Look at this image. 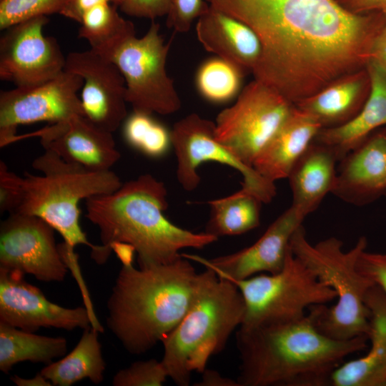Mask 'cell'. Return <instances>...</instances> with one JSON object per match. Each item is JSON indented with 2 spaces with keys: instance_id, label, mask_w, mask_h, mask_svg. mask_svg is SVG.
I'll use <instances>...</instances> for the list:
<instances>
[{
  "instance_id": "cell-1",
  "label": "cell",
  "mask_w": 386,
  "mask_h": 386,
  "mask_svg": "<svg viewBox=\"0 0 386 386\" xmlns=\"http://www.w3.org/2000/svg\"><path fill=\"white\" fill-rule=\"evenodd\" d=\"M247 24L262 54L254 79L292 103L367 66L386 14H354L335 0H205Z\"/></svg>"
},
{
  "instance_id": "cell-2",
  "label": "cell",
  "mask_w": 386,
  "mask_h": 386,
  "mask_svg": "<svg viewBox=\"0 0 386 386\" xmlns=\"http://www.w3.org/2000/svg\"><path fill=\"white\" fill-rule=\"evenodd\" d=\"M236 340L239 386H327L347 357L367 347L368 337L330 338L308 313L290 322L239 327Z\"/></svg>"
},
{
  "instance_id": "cell-3",
  "label": "cell",
  "mask_w": 386,
  "mask_h": 386,
  "mask_svg": "<svg viewBox=\"0 0 386 386\" xmlns=\"http://www.w3.org/2000/svg\"><path fill=\"white\" fill-rule=\"evenodd\" d=\"M162 182L142 174L122 184L115 192L86 199L85 217L99 230L105 254L111 245L122 242L132 245L139 267L169 264L182 257L185 248L202 249L217 237L179 227L164 214L168 207Z\"/></svg>"
},
{
  "instance_id": "cell-4",
  "label": "cell",
  "mask_w": 386,
  "mask_h": 386,
  "mask_svg": "<svg viewBox=\"0 0 386 386\" xmlns=\"http://www.w3.org/2000/svg\"><path fill=\"white\" fill-rule=\"evenodd\" d=\"M198 274L187 258L135 268L122 264L107 300V327L132 355L152 350L182 320Z\"/></svg>"
},
{
  "instance_id": "cell-5",
  "label": "cell",
  "mask_w": 386,
  "mask_h": 386,
  "mask_svg": "<svg viewBox=\"0 0 386 386\" xmlns=\"http://www.w3.org/2000/svg\"><path fill=\"white\" fill-rule=\"evenodd\" d=\"M198 274L184 316L162 341L168 377L179 386L189 385L192 373H202L209 360L223 350L242 325L245 303L237 285L213 269Z\"/></svg>"
},
{
  "instance_id": "cell-6",
  "label": "cell",
  "mask_w": 386,
  "mask_h": 386,
  "mask_svg": "<svg viewBox=\"0 0 386 386\" xmlns=\"http://www.w3.org/2000/svg\"><path fill=\"white\" fill-rule=\"evenodd\" d=\"M31 166L42 174L24 173L22 200L14 212L37 216L51 225L64 239L59 244L62 254L74 256V247L84 244L98 262L103 247L88 240L79 224V204L82 199L115 192L122 184L119 177L111 169L94 171L67 162L50 150Z\"/></svg>"
},
{
  "instance_id": "cell-7",
  "label": "cell",
  "mask_w": 386,
  "mask_h": 386,
  "mask_svg": "<svg viewBox=\"0 0 386 386\" xmlns=\"http://www.w3.org/2000/svg\"><path fill=\"white\" fill-rule=\"evenodd\" d=\"M365 237L358 239L349 251L342 249V242L334 237L311 244L303 226L292 235L290 247L296 256L324 284L336 293L337 302L310 306L309 314L317 329L327 337L347 340L360 336L368 337L370 310L365 304L368 290L375 284L357 269L360 254L366 249Z\"/></svg>"
},
{
  "instance_id": "cell-8",
  "label": "cell",
  "mask_w": 386,
  "mask_h": 386,
  "mask_svg": "<svg viewBox=\"0 0 386 386\" xmlns=\"http://www.w3.org/2000/svg\"><path fill=\"white\" fill-rule=\"evenodd\" d=\"M159 30V24L152 21L142 37L132 34L93 51L119 68L126 82L127 102L133 111L167 115L177 112L182 102L166 70L174 37L165 43Z\"/></svg>"
},
{
  "instance_id": "cell-9",
  "label": "cell",
  "mask_w": 386,
  "mask_h": 386,
  "mask_svg": "<svg viewBox=\"0 0 386 386\" xmlns=\"http://www.w3.org/2000/svg\"><path fill=\"white\" fill-rule=\"evenodd\" d=\"M231 281L245 303L239 326L242 327L299 320L306 315L305 310L310 306L325 305L337 297L335 292L320 281L290 247L279 272Z\"/></svg>"
},
{
  "instance_id": "cell-10",
  "label": "cell",
  "mask_w": 386,
  "mask_h": 386,
  "mask_svg": "<svg viewBox=\"0 0 386 386\" xmlns=\"http://www.w3.org/2000/svg\"><path fill=\"white\" fill-rule=\"evenodd\" d=\"M294 108L277 90L254 79L241 90L233 105L219 113L215 136L242 162L252 167Z\"/></svg>"
},
{
  "instance_id": "cell-11",
  "label": "cell",
  "mask_w": 386,
  "mask_h": 386,
  "mask_svg": "<svg viewBox=\"0 0 386 386\" xmlns=\"http://www.w3.org/2000/svg\"><path fill=\"white\" fill-rule=\"evenodd\" d=\"M171 136L177 159V178L184 189L192 191L198 187L201 179L197 169L202 163L216 162L239 172L243 177L242 188L255 194L263 203H269L274 197V182L245 164L218 141L214 122L192 113L174 124Z\"/></svg>"
},
{
  "instance_id": "cell-12",
  "label": "cell",
  "mask_w": 386,
  "mask_h": 386,
  "mask_svg": "<svg viewBox=\"0 0 386 386\" xmlns=\"http://www.w3.org/2000/svg\"><path fill=\"white\" fill-rule=\"evenodd\" d=\"M83 83L80 76L65 70L36 86L1 91L0 147L16 142L19 125L39 122L53 124L75 114L84 116L77 95Z\"/></svg>"
},
{
  "instance_id": "cell-13",
  "label": "cell",
  "mask_w": 386,
  "mask_h": 386,
  "mask_svg": "<svg viewBox=\"0 0 386 386\" xmlns=\"http://www.w3.org/2000/svg\"><path fill=\"white\" fill-rule=\"evenodd\" d=\"M46 16L18 23L0 39V79L16 87L46 82L65 71L64 56L57 40L44 34Z\"/></svg>"
},
{
  "instance_id": "cell-14",
  "label": "cell",
  "mask_w": 386,
  "mask_h": 386,
  "mask_svg": "<svg viewBox=\"0 0 386 386\" xmlns=\"http://www.w3.org/2000/svg\"><path fill=\"white\" fill-rule=\"evenodd\" d=\"M0 269L46 282H62L68 272L54 229L37 216L19 212L0 224Z\"/></svg>"
},
{
  "instance_id": "cell-15",
  "label": "cell",
  "mask_w": 386,
  "mask_h": 386,
  "mask_svg": "<svg viewBox=\"0 0 386 386\" xmlns=\"http://www.w3.org/2000/svg\"><path fill=\"white\" fill-rule=\"evenodd\" d=\"M65 70L83 79L84 117L101 129L115 132L127 117L126 82L117 65L90 49L66 56Z\"/></svg>"
},
{
  "instance_id": "cell-16",
  "label": "cell",
  "mask_w": 386,
  "mask_h": 386,
  "mask_svg": "<svg viewBox=\"0 0 386 386\" xmlns=\"http://www.w3.org/2000/svg\"><path fill=\"white\" fill-rule=\"evenodd\" d=\"M24 274L0 269V322L34 332L41 327L68 331L91 327L86 308H66L54 303Z\"/></svg>"
},
{
  "instance_id": "cell-17",
  "label": "cell",
  "mask_w": 386,
  "mask_h": 386,
  "mask_svg": "<svg viewBox=\"0 0 386 386\" xmlns=\"http://www.w3.org/2000/svg\"><path fill=\"white\" fill-rule=\"evenodd\" d=\"M306 217L291 205L248 247L210 259L187 254L182 256L213 269L230 280L244 279L260 272L274 274L282 269L291 238Z\"/></svg>"
},
{
  "instance_id": "cell-18",
  "label": "cell",
  "mask_w": 386,
  "mask_h": 386,
  "mask_svg": "<svg viewBox=\"0 0 386 386\" xmlns=\"http://www.w3.org/2000/svg\"><path fill=\"white\" fill-rule=\"evenodd\" d=\"M27 137H39L45 150L94 171L110 170L121 156L112 133L101 129L82 115L75 114L32 133L17 136L16 140Z\"/></svg>"
},
{
  "instance_id": "cell-19",
  "label": "cell",
  "mask_w": 386,
  "mask_h": 386,
  "mask_svg": "<svg viewBox=\"0 0 386 386\" xmlns=\"http://www.w3.org/2000/svg\"><path fill=\"white\" fill-rule=\"evenodd\" d=\"M340 162L332 193L357 206L386 196V126L350 152Z\"/></svg>"
},
{
  "instance_id": "cell-20",
  "label": "cell",
  "mask_w": 386,
  "mask_h": 386,
  "mask_svg": "<svg viewBox=\"0 0 386 386\" xmlns=\"http://www.w3.org/2000/svg\"><path fill=\"white\" fill-rule=\"evenodd\" d=\"M198 41L205 50L252 72L261 54L260 41L254 31L241 21L211 7L197 19Z\"/></svg>"
},
{
  "instance_id": "cell-21",
  "label": "cell",
  "mask_w": 386,
  "mask_h": 386,
  "mask_svg": "<svg viewBox=\"0 0 386 386\" xmlns=\"http://www.w3.org/2000/svg\"><path fill=\"white\" fill-rule=\"evenodd\" d=\"M365 304L370 314L371 347L365 355L340 365L332 375V386H383L386 381V295L374 285Z\"/></svg>"
},
{
  "instance_id": "cell-22",
  "label": "cell",
  "mask_w": 386,
  "mask_h": 386,
  "mask_svg": "<svg viewBox=\"0 0 386 386\" xmlns=\"http://www.w3.org/2000/svg\"><path fill=\"white\" fill-rule=\"evenodd\" d=\"M321 129L315 119L295 105L288 118L255 159L253 168L272 182L287 178Z\"/></svg>"
},
{
  "instance_id": "cell-23",
  "label": "cell",
  "mask_w": 386,
  "mask_h": 386,
  "mask_svg": "<svg viewBox=\"0 0 386 386\" xmlns=\"http://www.w3.org/2000/svg\"><path fill=\"white\" fill-rule=\"evenodd\" d=\"M370 90L365 67L335 79L295 105L315 119L322 129L332 128L351 120L365 104Z\"/></svg>"
},
{
  "instance_id": "cell-24",
  "label": "cell",
  "mask_w": 386,
  "mask_h": 386,
  "mask_svg": "<svg viewBox=\"0 0 386 386\" xmlns=\"http://www.w3.org/2000/svg\"><path fill=\"white\" fill-rule=\"evenodd\" d=\"M366 67L370 76L371 90L364 106L351 120L339 127L321 129L315 139L331 148L338 161L373 132L386 126V73L371 61Z\"/></svg>"
},
{
  "instance_id": "cell-25",
  "label": "cell",
  "mask_w": 386,
  "mask_h": 386,
  "mask_svg": "<svg viewBox=\"0 0 386 386\" xmlns=\"http://www.w3.org/2000/svg\"><path fill=\"white\" fill-rule=\"evenodd\" d=\"M338 159L329 147L313 141L288 175L292 204L305 216L315 211L335 185Z\"/></svg>"
},
{
  "instance_id": "cell-26",
  "label": "cell",
  "mask_w": 386,
  "mask_h": 386,
  "mask_svg": "<svg viewBox=\"0 0 386 386\" xmlns=\"http://www.w3.org/2000/svg\"><path fill=\"white\" fill-rule=\"evenodd\" d=\"M99 333L92 327L84 329L74 348L59 360L48 364L41 374L55 386H70L84 379L100 384L104 380L106 363Z\"/></svg>"
},
{
  "instance_id": "cell-27",
  "label": "cell",
  "mask_w": 386,
  "mask_h": 386,
  "mask_svg": "<svg viewBox=\"0 0 386 386\" xmlns=\"http://www.w3.org/2000/svg\"><path fill=\"white\" fill-rule=\"evenodd\" d=\"M66 351L63 337L39 335L0 322V370L4 373L24 361L48 365Z\"/></svg>"
},
{
  "instance_id": "cell-28",
  "label": "cell",
  "mask_w": 386,
  "mask_h": 386,
  "mask_svg": "<svg viewBox=\"0 0 386 386\" xmlns=\"http://www.w3.org/2000/svg\"><path fill=\"white\" fill-rule=\"evenodd\" d=\"M262 203L243 188L226 197L209 201L210 216L205 232L218 238L242 234L257 227Z\"/></svg>"
},
{
  "instance_id": "cell-29",
  "label": "cell",
  "mask_w": 386,
  "mask_h": 386,
  "mask_svg": "<svg viewBox=\"0 0 386 386\" xmlns=\"http://www.w3.org/2000/svg\"><path fill=\"white\" fill-rule=\"evenodd\" d=\"M245 72L236 64L217 56L200 65L196 86L205 99L214 103L226 102L241 91Z\"/></svg>"
},
{
  "instance_id": "cell-30",
  "label": "cell",
  "mask_w": 386,
  "mask_h": 386,
  "mask_svg": "<svg viewBox=\"0 0 386 386\" xmlns=\"http://www.w3.org/2000/svg\"><path fill=\"white\" fill-rule=\"evenodd\" d=\"M80 25L78 37L86 40L92 50L136 33L134 24L122 17L109 3L98 4L85 12Z\"/></svg>"
},
{
  "instance_id": "cell-31",
  "label": "cell",
  "mask_w": 386,
  "mask_h": 386,
  "mask_svg": "<svg viewBox=\"0 0 386 386\" xmlns=\"http://www.w3.org/2000/svg\"><path fill=\"white\" fill-rule=\"evenodd\" d=\"M123 133L129 145L149 157H162L172 146L171 131L149 114L133 111L124 120Z\"/></svg>"
},
{
  "instance_id": "cell-32",
  "label": "cell",
  "mask_w": 386,
  "mask_h": 386,
  "mask_svg": "<svg viewBox=\"0 0 386 386\" xmlns=\"http://www.w3.org/2000/svg\"><path fill=\"white\" fill-rule=\"evenodd\" d=\"M70 0H0V29L40 16L61 15Z\"/></svg>"
},
{
  "instance_id": "cell-33",
  "label": "cell",
  "mask_w": 386,
  "mask_h": 386,
  "mask_svg": "<svg viewBox=\"0 0 386 386\" xmlns=\"http://www.w3.org/2000/svg\"><path fill=\"white\" fill-rule=\"evenodd\" d=\"M169 377L162 362L156 359L133 362L114 376V386H162Z\"/></svg>"
},
{
  "instance_id": "cell-34",
  "label": "cell",
  "mask_w": 386,
  "mask_h": 386,
  "mask_svg": "<svg viewBox=\"0 0 386 386\" xmlns=\"http://www.w3.org/2000/svg\"><path fill=\"white\" fill-rule=\"evenodd\" d=\"M209 8L205 0H170L167 26L175 33L189 31L192 23Z\"/></svg>"
},
{
  "instance_id": "cell-35",
  "label": "cell",
  "mask_w": 386,
  "mask_h": 386,
  "mask_svg": "<svg viewBox=\"0 0 386 386\" xmlns=\"http://www.w3.org/2000/svg\"><path fill=\"white\" fill-rule=\"evenodd\" d=\"M23 177L9 170L0 160V212L13 213L16 211L23 197Z\"/></svg>"
},
{
  "instance_id": "cell-36",
  "label": "cell",
  "mask_w": 386,
  "mask_h": 386,
  "mask_svg": "<svg viewBox=\"0 0 386 386\" xmlns=\"http://www.w3.org/2000/svg\"><path fill=\"white\" fill-rule=\"evenodd\" d=\"M357 269L379 287L386 295V254L362 251L357 260Z\"/></svg>"
},
{
  "instance_id": "cell-37",
  "label": "cell",
  "mask_w": 386,
  "mask_h": 386,
  "mask_svg": "<svg viewBox=\"0 0 386 386\" xmlns=\"http://www.w3.org/2000/svg\"><path fill=\"white\" fill-rule=\"evenodd\" d=\"M119 6L127 15L154 21L167 15L170 0H124Z\"/></svg>"
},
{
  "instance_id": "cell-38",
  "label": "cell",
  "mask_w": 386,
  "mask_h": 386,
  "mask_svg": "<svg viewBox=\"0 0 386 386\" xmlns=\"http://www.w3.org/2000/svg\"><path fill=\"white\" fill-rule=\"evenodd\" d=\"M343 9L354 14L373 12L386 14V0H335Z\"/></svg>"
},
{
  "instance_id": "cell-39",
  "label": "cell",
  "mask_w": 386,
  "mask_h": 386,
  "mask_svg": "<svg viewBox=\"0 0 386 386\" xmlns=\"http://www.w3.org/2000/svg\"><path fill=\"white\" fill-rule=\"evenodd\" d=\"M111 2L117 4V0H70L61 15L80 24L88 10L98 4Z\"/></svg>"
},
{
  "instance_id": "cell-40",
  "label": "cell",
  "mask_w": 386,
  "mask_h": 386,
  "mask_svg": "<svg viewBox=\"0 0 386 386\" xmlns=\"http://www.w3.org/2000/svg\"><path fill=\"white\" fill-rule=\"evenodd\" d=\"M370 61L377 64L386 73V21L373 42Z\"/></svg>"
},
{
  "instance_id": "cell-41",
  "label": "cell",
  "mask_w": 386,
  "mask_h": 386,
  "mask_svg": "<svg viewBox=\"0 0 386 386\" xmlns=\"http://www.w3.org/2000/svg\"><path fill=\"white\" fill-rule=\"evenodd\" d=\"M202 379L196 382L195 386H239L237 380L222 375L214 370L205 369L202 372Z\"/></svg>"
},
{
  "instance_id": "cell-42",
  "label": "cell",
  "mask_w": 386,
  "mask_h": 386,
  "mask_svg": "<svg viewBox=\"0 0 386 386\" xmlns=\"http://www.w3.org/2000/svg\"><path fill=\"white\" fill-rule=\"evenodd\" d=\"M111 249L122 264H132L134 254L136 252L132 245L125 242H115L112 244Z\"/></svg>"
},
{
  "instance_id": "cell-43",
  "label": "cell",
  "mask_w": 386,
  "mask_h": 386,
  "mask_svg": "<svg viewBox=\"0 0 386 386\" xmlns=\"http://www.w3.org/2000/svg\"><path fill=\"white\" fill-rule=\"evenodd\" d=\"M11 380L19 386H51L52 384L46 380L41 372L31 378H23L17 375L13 376Z\"/></svg>"
},
{
  "instance_id": "cell-44",
  "label": "cell",
  "mask_w": 386,
  "mask_h": 386,
  "mask_svg": "<svg viewBox=\"0 0 386 386\" xmlns=\"http://www.w3.org/2000/svg\"><path fill=\"white\" fill-rule=\"evenodd\" d=\"M124 0H117V5H119Z\"/></svg>"
},
{
  "instance_id": "cell-45",
  "label": "cell",
  "mask_w": 386,
  "mask_h": 386,
  "mask_svg": "<svg viewBox=\"0 0 386 386\" xmlns=\"http://www.w3.org/2000/svg\"><path fill=\"white\" fill-rule=\"evenodd\" d=\"M383 386H386V381H385V382L384 383V385H383Z\"/></svg>"
}]
</instances>
